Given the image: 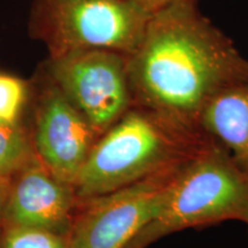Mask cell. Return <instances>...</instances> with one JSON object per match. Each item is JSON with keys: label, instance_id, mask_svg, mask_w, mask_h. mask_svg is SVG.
<instances>
[{"label": "cell", "instance_id": "6da1fadb", "mask_svg": "<svg viewBox=\"0 0 248 248\" xmlns=\"http://www.w3.org/2000/svg\"><path fill=\"white\" fill-rule=\"evenodd\" d=\"M128 77L133 105L202 130L207 104L226 89L248 84V61L202 16L197 0H179L152 15L128 55Z\"/></svg>", "mask_w": 248, "mask_h": 248}, {"label": "cell", "instance_id": "7a4b0ae2", "mask_svg": "<svg viewBox=\"0 0 248 248\" xmlns=\"http://www.w3.org/2000/svg\"><path fill=\"white\" fill-rule=\"evenodd\" d=\"M212 138L132 105L99 136L74 182L77 201L110 193L181 166Z\"/></svg>", "mask_w": 248, "mask_h": 248}, {"label": "cell", "instance_id": "3957f363", "mask_svg": "<svg viewBox=\"0 0 248 248\" xmlns=\"http://www.w3.org/2000/svg\"><path fill=\"white\" fill-rule=\"evenodd\" d=\"M225 221L248 223V173L212 138L182 167L156 216L128 248H144L175 232Z\"/></svg>", "mask_w": 248, "mask_h": 248}, {"label": "cell", "instance_id": "277c9868", "mask_svg": "<svg viewBox=\"0 0 248 248\" xmlns=\"http://www.w3.org/2000/svg\"><path fill=\"white\" fill-rule=\"evenodd\" d=\"M152 15L133 0H35L30 31L51 59L84 49L130 55L144 38Z\"/></svg>", "mask_w": 248, "mask_h": 248}, {"label": "cell", "instance_id": "5b68a950", "mask_svg": "<svg viewBox=\"0 0 248 248\" xmlns=\"http://www.w3.org/2000/svg\"><path fill=\"white\" fill-rule=\"evenodd\" d=\"M185 163L79 201L69 229L71 248H128L156 216L168 187Z\"/></svg>", "mask_w": 248, "mask_h": 248}, {"label": "cell", "instance_id": "8992f818", "mask_svg": "<svg viewBox=\"0 0 248 248\" xmlns=\"http://www.w3.org/2000/svg\"><path fill=\"white\" fill-rule=\"evenodd\" d=\"M51 76L100 136L133 105L128 57L107 49H84L51 59Z\"/></svg>", "mask_w": 248, "mask_h": 248}, {"label": "cell", "instance_id": "52a82bcc", "mask_svg": "<svg viewBox=\"0 0 248 248\" xmlns=\"http://www.w3.org/2000/svg\"><path fill=\"white\" fill-rule=\"evenodd\" d=\"M35 153L60 181L73 185L99 136L54 83L43 90L35 119Z\"/></svg>", "mask_w": 248, "mask_h": 248}, {"label": "cell", "instance_id": "ba28073f", "mask_svg": "<svg viewBox=\"0 0 248 248\" xmlns=\"http://www.w3.org/2000/svg\"><path fill=\"white\" fill-rule=\"evenodd\" d=\"M77 203L73 185L55 177L35 154L9 183L1 222L68 231Z\"/></svg>", "mask_w": 248, "mask_h": 248}, {"label": "cell", "instance_id": "9c48e42d", "mask_svg": "<svg viewBox=\"0 0 248 248\" xmlns=\"http://www.w3.org/2000/svg\"><path fill=\"white\" fill-rule=\"evenodd\" d=\"M200 126L248 173V84L215 95L201 114Z\"/></svg>", "mask_w": 248, "mask_h": 248}, {"label": "cell", "instance_id": "30bf717a", "mask_svg": "<svg viewBox=\"0 0 248 248\" xmlns=\"http://www.w3.org/2000/svg\"><path fill=\"white\" fill-rule=\"evenodd\" d=\"M26 132L16 123L0 121V188L7 191L9 183L35 156Z\"/></svg>", "mask_w": 248, "mask_h": 248}, {"label": "cell", "instance_id": "8fae6325", "mask_svg": "<svg viewBox=\"0 0 248 248\" xmlns=\"http://www.w3.org/2000/svg\"><path fill=\"white\" fill-rule=\"evenodd\" d=\"M0 248H71L69 230H49L0 222Z\"/></svg>", "mask_w": 248, "mask_h": 248}, {"label": "cell", "instance_id": "7c38bea8", "mask_svg": "<svg viewBox=\"0 0 248 248\" xmlns=\"http://www.w3.org/2000/svg\"><path fill=\"white\" fill-rule=\"evenodd\" d=\"M27 98V84L16 77L0 75V121L16 123Z\"/></svg>", "mask_w": 248, "mask_h": 248}, {"label": "cell", "instance_id": "4fadbf2b", "mask_svg": "<svg viewBox=\"0 0 248 248\" xmlns=\"http://www.w3.org/2000/svg\"><path fill=\"white\" fill-rule=\"evenodd\" d=\"M133 1L137 2L147 13L154 15L157 12H160L161 9L168 7V6L176 1H179V0H133Z\"/></svg>", "mask_w": 248, "mask_h": 248}, {"label": "cell", "instance_id": "5bb4252c", "mask_svg": "<svg viewBox=\"0 0 248 248\" xmlns=\"http://www.w3.org/2000/svg\"><path fill=\"white\" fill-rule=\"evenodd\" d=\"M5 195H6V192L0 188V222H1V210H2V204H4V201H5Z\"/></svg>", "mask_w": 248, "mask_h": 248}, {"label": "cell", "instance_id": "9a60e30c", "mask_svg": "<svg viewBox=\"0 0 248 248\" xmlns=\"http://www.w3.org/2000/svg\"><path fill=\"white\" fill-rule=\"evenodd\" d=\"M247 225H248V223H247Z\"/></svg>", "mask_w": 248, "mask_h": 248}]
</instances>
